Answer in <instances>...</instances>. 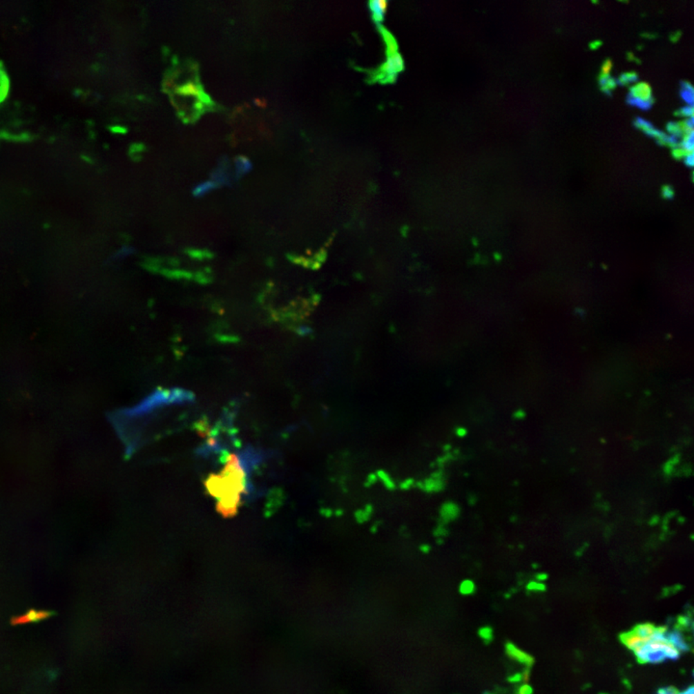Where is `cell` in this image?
<instances>
[{"label":"cell","mask_w":694,"mask_h":694,"mask_svg":"<svg viewBox=\"0 0 694 694\" xmlns=\"http://www.w3.org/2000/svg\"><path fill=\"white\" fill-rule=\"evenodd\" d=\"M206 486L209 494L218 500L219 512L225 517L235 515L241 495L247 492V479L240 459L231 454L222 472L211 474Z\"/></svg>","instance_id":"1"},{"label":"cell","mask_w":694,"mask_h":694,"mask_svg":"<svg viewBox=\"0 0 694 694\" xmlns=\"http://www.w3.org/2000/svg\"><path fill=\"white\" fill-rule=\"evenodd\" d=\"M666 627L657 628L656 634L647 644L634 650L635 657L640 664H659L680 657V651L667 637Z\"/></svg>","instance_id":"2"},{"label":"cell","mask_w":694,"mask_h":694,"mask_svg":"<svg viewBox=\"0 0 694 694\" xmlns=\"http://www.w3.org/2000/svg\"><path fill=\"white\" fill-rule=\"evenodd\" d=\"M628 102L630 106L647 110L655 104L651 86L647 82H635L630 87Z\"/></svg>","instance_id":"3"},{"label":"cell","mask_w":694,"mask_h":694,"mask_svg":"<svg viewBox=\"0 0 694 694\" xmlns=\"http://www.w3.org/2000/svg\"><path fill=\"white\" fill-rule=\"evenodd\" d=\"M635 126H637L639 130L644 131L645 135L651 136V137L656 139L657 143L662 146H667V147H671L672 148L678 147L680 145V142L677 141L676 138L672 137L666 135V133H662L659 130H656L649 123V122L644 120V119H637L635 122Z\"/></svg>","instance_id":"4"},{"label":"cell","mask_w":694,"mask_h":694,"mask_svg":"<svg viewBox=\"0 0 694 694\" xmlns=\"http://www.w3.org/2000/svg\"><path fill=\"white\" fill-rule=\"evenodd\" d=\"M416 485L421 490L425 492V493H438V492L442 491L445 487L444 472L442 471L433 472L430 477H427L423 481L418 482V483H416Z\"/></svg>","instance_id":"5"},{"label":"cell","mask_w":694,"mask_h":694,"mask_svg":"<svg viewBox=\"0 0 694 694\" xmlns=\"http://www.w3.org/2000/svg\"><path fill=\"white\" fill-rule=\"evenodd\" d=\"M404 67V61L403 56L399 55L398 51L396 50H392V52L388 55V58H387L386 62L382 66L381 72L383 73L385 77H394L398 74L401 70H403Z\"/></svg>","instance_id":"6"},{"label":"cell","mask_w":694,"mask_h":694,"mask_svg":"<svg viewBox=\"0 0 694 694\" xmlns=\"http://www.w3.org/2000/svg\"><path fill=\"white\" fill-rule=\"evenodd\" d=\"M656 634V633H655ZM652 637H642L639 634H637L635 630H630L629 633H625L621 635L620 639L622 640L623 644L626 647L629 648L630 650L634 651L635 649L642 646L645 644H647Z\"/></svg>","instance_id":"7"},{"label":"cell","mask_w":694,"mask_h":694,"mask_svg":"<svg viewBox=\"0 0 694 694\" xmlns=\"http://www.w3.org/2000/svg\"><path fill=\"white\" fill-rule=\"evenodd\" d=\"M460 512H461V510H460L459 505L454 503V501H447V503L441 506L440 509L441 519H442L443 522L445 523L456 520L459 517Z\"/></svg>","instance_id":"8"},{"label":"cell","mask_w":694,"mask_h":694,"mask_svg":"<svg viewBox=\"0 0 694 694\" xmlns=\"http://www.w3.org/2000/svg\"><path fill=\"white\" fill-rule=\"evenodd\" d=\"M506 653H508L509 657H512L515 661L526 664L528 666H532L533 662H534L532 656L519 649V648L512 644H506Z\"/></svg>","instance_id":"9"},{"label":"cell","mask_w":694,"mask_h":694,"mask_svg":"<svg viewBox=\"0 0 694 694\" xmlns=\"http://www.w3.org/2000/svg\"><path fill=\"white\" fill-rule=\"evenodd\" d=\"M388 1L385 0H372L369 1V6L372 14V18L375 21L379 23L383 19L387 9H388Z\"/></svg>","instance_id":"10"},{"label":"cell","mask_w":694,"mask_h":694,"mask_svg":"<svg viewBox=\"0 0 694 694\" xmlns=\"http://www.w3.org/2000/svg\"><path fill=\"white\" fill-rule=\"evenodd\" d=\"M667 637H668V639H671L672 644L678 648L679 651H686V650L688 649V644H686L685 640H684L683 637H682V635L679 634V633H668V634H667Z\"/></svg>","instance_id":"11"},{"label":"cell","mask_w":694,"mask_h":694,"mask_svg":"<svg viewBox=\"0 0 694 694\" xmlns=\"http://www.w3.org/2000/svg\"><path fill=\"white\" fill-rule=\"evenodd\" d=\"M693 93V87L691 82L684 81L683 89H682L681 92V97H683L684 101L688 102V106H693L694 99Z\"/></svg>","instance_id":"12"},{"label":"cell","mask_w":694,"mask_h":694,"mask_svg":"<svg viewBox=\"0 0 694 694\" xmlns=\"http://www.w3.org/2000/svg\"><path fill=\"white\" fill-rule=\"evenodd\" d=\"M634 630H635L637 634L642 635V637H654L655 633H656L657 627H655L654 625L648 624V623H646V624L637 625V627L635 628Z\"/></svg>","instance_id":"13"},{"label":"cell","mask_w":694,"mask_h":694,"mask_svg":"<svg viewBox=\"0 0 694 694\" xmlns=\"http://www.w3.org/2000/svg\"><path fill=\"white\" fill-rule=\"evenodd\" d=\"M637 79H639V75L637 73L627 72L620 75L619 79L617 80V84L622 85V86H627V85L635 84L637 81Z\"/></svg>","instance_id":"14"},{"label":"cell","mask_w":694,"mask_h":694,"mask_svg":"<svg viewBox=\"0 0 694 694\" xmlns=\"http://www.w3.org/2000/svg\"><path fill=\"white\" fill-rule=\"evenodd\" d=\"M372 511H374V509H372V506L370 505H367L366 508L363 509V510L362 509H359V510H357L356 512H355V519H356L358 523H366L367 522V521L369 520L370 516H372Z\"/></svg>","instance_id":"15"},{"label":"cell","mask_w":694,"mask_h":694,"mask_svg":"<svg viewBox=\"0 0 694 694\" xmlns=\"http://www.w3.org/2000/svg\"><path fill=\"white\" fill-rule=\"evenodd\" d=\"M377 479H380L383 482L384 486L386 487L388 490H394L396 489V483L392 477L389 476L388 472L383 471V470H379L376 472Z\"/></svg>","instance_id":"16"},{"label":"cell","mask_w":694,"mask_h":694,"mask_svg":"<svg viewBox=\"0 0 694 694\" xmlns=\"http://www.w3.org/2000/svg\"><path fill=\"white\" fill-rule=\"evenodd\" d=\"M236 165V177L242 176L243 174L247 173L248 170L251 168L250 162H248L247 158L245 157H238L235 162Z\"/></svg>","instance_id":"17"},{"label":"cell","mask_w":694,"mask_h":694,"mask_svg":"<svg viewBox=\"0 0 694 694\" xmlns=\"http://www.w3.org/2000/svg\"><path fill=\"white\" fill-rule=\"evenodd\" d=\"M611 70H613V62L608 59L601 65L600 75H599V82L603 84L606 79H610Z\"/></svg>","instance_id":"18"},{"label":"cell","mask_w":694,"mask_h":694,"mask_svg":"<svg viewBox=\"0 0 694 694\" xmlns=\"http://www.w3.org/2000/svg\"><path fill=\"white\" fill-rule=\"evenodd\" d=\"M459 591L462 595H471L476 591V584H474V581L466 579L460 584Z\"/></svg>","instance_id":"19"},{"label":"cell","mask_w":694,"mask_h":694,"mask_svg":"<svg viewBox=\"0 0 694 694\" xmlns=\"http://www.w3.org/2000/svg\"><path fill=\"white\" fill-rule=\"evenodd\" d=\"M617 80L613 79V77H610L601 84V92L605 93V94H610L611 91H613L617 87Z\"/></svg>","instance_id":"20"},{"label":"cell","mask_w":694,"mask_h":694,"mask_svg":"<svg viewBox=\"0 0 694 694\" xmlns=\"http://www.w3.org/2000/svg\"><path fill=\"white\" fill-rule=\"evenodd\" d=\"M187 253H189L190 257L197 260L209 259V258L213 257V255L208 252V251L187 250Z\"/></svg>","instance_id":"21"},{"label":"cell","mask_w":694,"mask_h":694,"mask_svg":"<svg viewBox=\"0 0 694 694\" xmlns=\"http://www.w3.org/2000/svg\"><path fill=\"white\" fill-rule=\"evenodd\" d=\"M675 115L678 117H684V118L686 119H693V106H686L683 107V108L679 109L678 111L675 112Z\"/></svg>","instance_id":"22"},{"label":"cell","mask_w":694,"mask_h":694,"mask_svg":"<svg viewBox=\"0 0 694 694\" xmlns=\"http://www.w3.org/2000/svg\"><path fill=\"white\" fill-rule=\"evenodd\" d=\"M214 187H216V184H213V182H204V184L200 185V186L195 189L194 194L196 196H200V195L206 193V192L214 189Z\"/></svg>","instance_id":"23"},{"label":"cell","mask_w":694,"mask_h":694,"mask_svg":"<svg viewBox=\"0 0 694 694\" xmlns=\"http://www.w3.org/2000/svg\"><path fill=\"white\" fill-rule=\"evenodd\" d=\"M479 637H481L484 642H490L491 640L493 639V630H492L491 628H481V629L479 630Z\"/></svg>","instance_id":"24"},{"label":"cell","mask_w":694,"mask_h":694,"mask_svg":"<svg viewBox=\"0 0 694 694\" xmlns=\"http://www.w3.org/2000/svg\"><path fill=\"white\" fill-rule=\"evenodd\" d=\"M666 130L668 131L669 135L674 138L681 137V131L679 128L678 123H669L666 126Z\"/></svg>","instance_id":"25"},{"label":"cell","mask_w":694,"mask_h":694,"mask_svg":"<svg viewBox=\"0 0 694 694\" xmlns=\"http://www.w3.org/2000/svg\"><path fill=\"white\" fill-rule=\"evenodd\" d=\"M672 157L677 160H685L686 157V150L680 145L678 147L672 148Z\"/></svg>","instance_id":"26"},{"label":"cell","mask_w":694,"mask_h":694,"mask_svg":"<svg viewBox=\"0 0 694 694\" xmlns=\"http://www.w3.org/2000/svg\"><path fill=\"white\" fill-rule=\"evenodd\" d=\"M528 590L532 591H544L546 590V586H545V584H543L541 583H537V581H532V583L528 584Z\"/></svg>","instance_id":"27"},{"label":"cell","mask_w":694,"mask_h":694,"mask_svg":"<svg viewBox=\"0 0 694 694\" xmlns=\"http://www.w3.org/2000/svg\"><path fill=\"white\" fill-rule=\"evenodd\" d=\"M662 197H664V198L666 199L673 198L674 190L673 189H672L671 186H669V185H664V186H662Z\"/></svg>","instance_id":"28"},{"label":"cell","mask_w":694,"mask_h":694,"mask_svg":"<svg viewBox=\"0 0 694 694\" xmlns=\"http://www.w3.org/2000/svg\"><path fill=\"white\" fill-rule=\"evenodd\" d=\"M677 463H678V457L677 456L672 459L671 461L667 462L666 466H664V472H666V474H671V472L673 471L674 466H675Z\"/></svg>","instance_id":"29"},{"label":"cell","mask_w":694,"mask_h":694,"mask_svg":"<svg viewBox=\"0 0 694 694\" xmlns=\"http://www.w3.org/2000/svg\"><path fill=\"white\" fill-rule=\"evenodd\" d=\"M414 485H415V481H414L413 479H406V481H404L403 483H401L399 487H401V489H403V490H409V489L412 488Z\"/></svg>","instance_id":"30"},{"label":"cell","mask_w":694,"mask_h":694,"mask_svg":"<svg viewBox=\"0 0 694 694\" xmlns=\"http://www.w3.org/2000/svg\"><path fill=\"white\" fill-rule=\"evenodd\" d=\"M682 38V31H675V32L671 33L669 36V40L671 43L676 44L681 40Z\"/></svg>","instance_id":"31"},{"label":"cell","mask_w":694,"mask_h":694,"mask_svg":"<svg viewBox=\"0 0 694 694\" xmlns=\"http://www.w3.org/2000/svg\"><path fill=\"white\" fill-rule=\"evenodd\" d=\"M452 459H454V454H447L444 457H440V459L437 460L438 465H439V466H442V465L445 464L447 461H452Z\"/></svg>","instance_id":"32"},{"label":"cell","mask_w":694,"mask_h":694,"mask_svg":"<svg viewBox=\"0 0 694 694\" xmlns=\"http://www.w3.org/2000/svg\"><path fill=\"white\" fill-rule=\"evenodd\" d=\"M447 530H445V528H444V526H443V525H440L439 527H438L437 528H436L435 532H434V535H435V537H445V535H447Z\"/></svg>","instance_id":"33"},{"label":"cell","mask_w":694,"mask_h":694,"mask_svg":"<svg viewBox=\"0 0 694 694\" xmlns=\"http://www.w3.org/2000/svg\"><path fill=\"white\" fill-rule=\"evenodd\" d=\"M377 481H378V479H377L376 474H370L369 476H367L366 486H372L374 484L376 483Z\"/></svg>","instance_id":"34"},{"label":"cell","mask_w":694,"mask_h":694,"mask_svg":"<svg viewBox=\"0 0 694 694\" xmlns=\"http://www.w3.org/2000/svg\"><path fill=\"white\" fill-rule=\"evenodd\" d=\"M603 46V42L601 40H594L592 42L589 44V48L591 50H597L601 46Z\"/></svg>","instance_id":"35"},{"label":"cell","mask_w":694,"mask_h":694,"mask_svg":"<svg viewBox=\"0 0 694 694\" xmlns=\"http://www.w3.org/2000/svg\"><path fill=\"white\" fill-rule=\"evenodd\" d=\"M532 688L528 685H523L521 686L520 690H519V694H532Z\"/></svg>","instance_id":"36"},{"label":"cell","mask_w":694,"mask_h":694,"mask_svg":"<svg viewBox=\"0 0 694 694\" xmlns=\"http://www.w3.org/2000/svg\"><path fill=\"white\" fill-rule=\"evenodd\" d=\"M678 691L674 688H662L657 694H678Z\"/></svg>","instance_id":"37"},{"label":"cell","mask_w":694,"mask_h":694,"mask_svg":"<svg viewBox=\"0 0 694 694\" xmlns=\"http://www.w3.org/2000/svg\"><path fill=\"white\" fill-rule=\"evenodd\" d=\"M627 59L629 60L630 62H635L637 63V64H640V63H642V61H640L639 58L635 57L634 53L632 52H628Z\"/></svg>","instance_id":"38"},{"label":"cell","mask_w":694,"mask_h":694,"mask_svg":"<svg viewBox=\"0 0 694 694\" xmlns=\"http://www.w3.org/2000/svg\"><path fill=\"white\" fill-rule=\"evenodd\" d=\"M219 338H220V340H221V342H223V343H235V342H238V338H233V337H227V336H223V337H220Z\"/></svg>","instance_id":"39"},{"label":"cell","mask_w":694,"mask_h":694,"mask_svg":"<svg viewBox=\"0 0 694 694\" xmlns=\"http://www.w3.org/2000/svg\"><path fill=\"white\" fill-rule=\"evenodd\" d=\"M528 680H530V671L527 669V671H523V673L522 674V675H521V681H523V683L527 684Z\"/></svg>","instance_id":"40"},{"label":"cell","mask_w":694,"mask_h":694,"mask_svg":"<svg viewBox=\"0 0 694 694\" xmlns=\"http://www.w3.org/2000/svg\"><path fill=\"white\" fill-rule=\"evenodd\" d=\"M685 162H686V166L693 167V164H694V157H693V155H691V157H686L685 158Z\"/></svg>","instance_id":"41"},{"label":"cell","mask_w":694,"mask_h":694,"mask_svg":"<svg viewBox=\"0 0 694 694\" xmlns=\"http://www.w3.org/2000/svg\"><path fill=\"white\" fill-rule=\"evenodd\" d=\"M467 433L468 431L463 427H459V430H456V435L459 436V437H465V436L467 435Z\"/></svg>","instance_id":"42"},{"label":"cell","mask_w":694,"mask_h":694,"mask_svg":"<svg viewBox=\"0 0 694 694\" xmlns=\"http://www.w3.org/2000/svg\"><path fill=\"white\" fill-rule=\"evenodd\" d=\"M420 549L421 551L425 552V554H428V552L431 551V547L430 545H423V546H421Z\"/></svg>","instance_id":"43"},{"label":"cell","mask_w":694,"mask_h":694,"mask_svg":"<svg viewBox=\"0 0 694 694\" xmlns=\"http://www.w3.org/2000/svg\"><path fill=\"white\" fill-rule=\"evenodd\" d=\"M509 681L513 682V683H515V682H520L521 681L520 674H516V675L511 677V678H509Z\"/></svg>","instance_id":"44"},{"label":"cell","mask_w":694,"mask_h":694,"mask_svg":"<svg viewBox=\"0 0 694 694\" xmlns=\"http://www.w3.org/2000/svg\"><path fill=\"white\" fill-rule=\"evenodd\" d=\"M642 37L650 39V40H653V39L657 37V35H655V34L644 33L642 34Z\"/></svg>","instance_id":"45"},{"label":"cell","mask_w":694,"mask_h":694,"mask_svg":"<svg viewBox=\"0 0 694 694\" xmlns=\"http://www.w3.org/2000/svg\"><path fill=\"white\" fill-rule=\"evenodd\" d=\"M678 694H694L693 686H691V688H688V690Z\"/></svg>","instance_id":"46"},{"label":"cell","mask_w":694,"mask_h":694,"mask_svg":"<svg viewBox=\"0 0 694 694\" xmlns=\"http://www.w3.org/2000/svg\"><path fill=\"white\" fill-rule=\"evenodd\" d=\"M546 578H547L546 575H537L538 581H543V579H545Z\"/></svg>","instance_id":"47"},{"label":"cell","mask_w":694,"mask_h":694,"mask_svg":"<svg viewBox=\"0 0 694 694\" xmlns=\"http://www.w3.org/2000/svg\"><path fill=\"white\" fill-rule=\"evenodd\" d=\"M336 514H337V516L338 517V516H342L343 515V511L342 510V509H340V510H338L337 513H336Z\"/></svg>","instance_id":"48"},{"label":"cell","mask_w":694,"mask_h":694,"mask_svg":"<svg viewBox=\"0 0 694 694\" xmlns=\"http://www.w3.org/2000/svg\"><path fill=\"white\" fill-rule=\"evenodd\" d=\"M592 3H593V4H598V3H599V2H597V1H592Z\"/></svg>","instance_id":"49"}]
</instances>
